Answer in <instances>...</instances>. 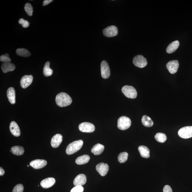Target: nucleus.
I'll list each match as a JSON object with an SVG mask.
<instances>
[{"label": "nucleus", "mask_w": 192, "mask_h": 192, "mask_svg": "<svg viewBox=\"0 0 192 192\" xmlns=\"http://www.w3.org/2000/svg\"><path fill=\"white\" fill-rule=\"evenodd\" d=\"M71 98L65 93H60L57 95L56 102L57 105L60 107L68 106L72 103Z\"/></svg>", "instance_id": "nucleus-1"}, {"label": "nucleus", "mask_w": 192, "mask_h": 192, "mask_svg": "<svg viewBox=\"0 0 192 192\" xmlns=\"http://www.w3.org/2000/svg\"><path fill=\"white\" fill-rule=\"evenodd\" d=\"M83 142L82 140H79L72 142L69 144L66 147V153L67 155H71L75 153L82 147Z\"/></svg>", "instance_id": "nucleus-2"}, {"label": "nucleus", "mask_w": 192, "mask_h": 192, "mask_svg": "<svg viewBox=\"0 0 192 192\" xmlns=\"http://www.w3.org/2000/svg\"><path fill=\"white\" fill-rule=\"evenodd\" d=\"M131 124V119L125 116H122L118 120L117 127L121 130H125L130 127Z\"/></svg>", "instance_id": "nucleus-3"}, {"label": "nucleus", "mask_w": 192, "mask_h": 192, "mask_svg": "<svg viewBox=\"0 0 192 192\" xmlns=\"http://www.w3.org/2000/svg\"><path fill=\"white\" fill-rule=\"evenodd\" d=\"M122 91L127 97L131 99H135L137 97V91L132 86L129 85L123 86L122 89Z\"/></svg>", "instance_id": "nucleus-4"}, {"label": "nucleus", "mask_w": 192, "mask_h": 192, "mask_svg": "<svg viewBox=\"0 0 192 192\" xmlns=\"http://www.w3.org/2000/svg\"><path fill=\"white\" fill-rule=\"evenodd\" d=\"M178 135L181 138L187 139L192 137V126L184 127L179 130Z\"/></svg>", "instance_id": "nucleus-5"}, {"label": "nucleus", "mask_w": 192, "mask_h": 192, "mask_svg": "<svg viewBox=\"0 0 192 192\" xmlns=\"http://www.w3.org/2000/svg\"><path fill=\"white\" fill-rule=\"evenodd\" d=\"M133 63L136 66L140 68H144L147 64L146 59L141 55L135 56L133 59Z\"/></svg>", "instance_id": "nucleus-6"}, {"label": "nucleus", "mask_w": 192, "mask_h": 192, "mask_svg": "<svg viewBox=\"0 0 192 192\" xmlns=\"http://www.w3.org/2000/svg\"><path fill=\"white\" fill-rule=\"evenodd\" d=\"M79 129L81 132L91 133L95 130L94 125L88 122H84L80 124L79 126Z\"/></svg>", "instance_id": "nucleus-7"}, {"label": "nucleus", "mask_w": 192, "mask_h": 192, "mask_svg": "<svg viewBox=\"0 0 192 192\" xmlns=\"http://www.w3.org/2000/svg\"><path fill=\"white\" fill-rule=\"evenodd\" d=\"M101 75L104 79L108 78L110 75L109 66L106 60H103L101 63Z\"/></svg>", "instance_id": "nucleus-8"}, {"label": "nucleus", "mask_w": 192, "mask_h": 192, "mask_svg": "<svg viewBox=\"0 0 192 192\" xmlns=\"http://www.w3.org/2000/svg\"><path fill=\"white\" fill-rule=\"evenodd\" d=\"M118 33L117 27L115 26H111L103 30L104 35L107 37H113L117 35Z\"/></svg>", "instance_id": "nucleus-9"}, {"label": "nucleus", "mask_w": 192, "mask_h": 192, "mask_svg": "<svg viewBox=\"0 0 192 192\" xmlns=\"http://www.w3.org/2000/svg\"><path fill=\"white\" fill-rule=\"evenodd\" d=\"M169 72L172 74H175L177 72L179 67V62L177 60H173L168 62L166 65Z\"/></svg>", "instance_id": "nucleus-10"}, {"label": "nucleus", "mask_w": 192, "mask_h": 192, "mask_svg": "<svg viewBox=\"0 0 192 192\" xmlns=\"http://www.w3.org/2000/svg\"><path fill=\"white\" fill-rule=\"evenodd\" d=\"M33 77L32 75H25L21 79L20 85L22 88L25 89L28 87L32 83Z\"/></svg>", "instance_id": "nucleus-11"}, {"label": "nucleus", "mask_w": 192, "mask_h": 192, "mask_svg": "<svg viewBox=\"0 0 192 192\" xmlns=\"http://www.w3.org/2000/svg\"><path fill=\"white\" fill-rule=\"evenodd\" d=\"M96 169L101 176H105L108 173L109 170V166L108 164L102 163L97 165Z\"/></svg>", "instance_id": "nucleus-12"}, {"label": "nucleus", "mask_w": 192, "mask_h": 192, "mask_svg": "<svg viewBox=\"0 0 192 192\" xmlns=\"http://www.w3.org/2000/svg\"><path fill=\"white\" fill-rule=\"evenodd\" d=\"M47 164L46 161L43 159H36L31 161L30 165L31 167L35 169L43 168Z\"/></svg>", "instance_id": "nucleus-13"}, {"label": "nucleus", "mask_w": 192, "mask_h": 192, "mask_svg": "<svg viewBox=\"0 0 192 192\" xmlns=\"http://www.w3.org/2000/svg\"><path fill=\"white\" fill-rule=\"evenodd\" d=\"M87 182V177L84 174H80L77 176L74 179L73 184L75 186L84 185Z\"/></svg>", "instance_id": "nucleus-14"}, {"label": "nucleus", "mask_w": 192, "mask_h": 192, "mask_svg": "<svg viewBox=\"0 0 192 192\" xmlns=\"http://www.w3.org/2000/svg\"><path fill=\"white\" fill-rule=\"evenodd\" d=\"M10 132L13 135L16 137H19L20 135V129L17 123L14 121L11 122L9 126Z\"/></svg>", "instance_id": "nucleus-15"}, {"label": "nucleus", "mask_w": 192, "mask_h": 192, "mask_svg": "<svg viewBox=\"0 0 192 192\" xmlns=\"http://www.w3.org/2000/svg\"><path fill=\"white\" fill-rule=\"evenodd\" d=\"M63 137L61 134H57L53 137L51 140V145L52 147H58L62 141Z\"/></svg>", "instance_id": "nucleus-16"}, {"label": "nucleus", "mask_w": 192, "mask_h": 192, "mask_svg": "<svg viewBox=\"0 0 192 192\" xmlns=\"http://www.w3.org/2000/svg\"><path fill=\"white\" fill-rule=\"evenodd\" d=\"M56 182L55 179L53 178H48L43 179L40 183L41 185L43 188H48L53 186Z\"/></svg>", "instance_id": "nucleus-17"}, {"label": "nucleus", "mask_w": 192, "mask_h": 192, "mask_svg": "<svg viewBox=\"0 0 192 192\" xmlns=\"http://www.w3.org/2000/svg\"><path fill=\"white\" fill-rule=\"evenodd\" d=\"M7 96L9 102L14 104L16 103V92L13 87H10L7 91Z\"/></svg>", "instance_id": "nucleus-18"}, {"label": "nucleus", "mask_w": 192, "mask_h": 192, "mask_svg": "<svg viewBox=\"0 0 192 192\" xmlns=\"http://www.w3.org/2000/svg\"><path fill=\"white\" fill-rule=\"evenodd\" d=\"M1 69L4 73H7L14 71L16 69V66L13 63L10 62L3 63L1 65Z\"/></svg>", "instance_id": "nucleus-19"}, {"label": "nucleus", "mask_w": 192, "mask_h": 192, "mask_svg": "<svg viewBox=\"0 0 192 192\" xmlns=\"http://www.w3.org/2000/svg\"><path fill=\"white\" fill-rule=\"evenodd\" d=\"M179 41L177 40L172 42L168 46L166 51L168 54L173 53L179 47Z\"/></svg>", "instance_id": "nucleus-20"}, {"label": "nucleus", "mask_w": 192, "mask_h": 192, "mask_svg": "<svg viewBox=\"0 0 192 192\" xmlns=\"http://www.w3.org/2000/svg\"><path fill=\"white\" fill-rule=\"evenodd\" d=\"M139 152L140 155L143 158H148L150 157V151L146 146H140L138 148Z\"/></svg>", "instance_id": "nucleus-21"}, {"label": "nucleus", "mask_w": 192, "mask_h": 192, "mask_svg": "<svg viewBox=\"0 0 192 192\" xmlns=\"http://www.w3.org/2000/svg\"><path fill=\"white\" fill-rule=\"evenodd\" d=\"M104 146L103 145L98 143L93 147L91 149V152L95 155H100L104 151Z\"/></svg>", "instance_id": "nucleus-22"}, {"label": "nucleus", "mask_w": 192, "mask_h": 192, "mask_svg": "<svg viewBox=\"0 0 192 192\" xmlns=\"http://www.w3.org/2000/svg\"><path fill=\"white\" fill-rule=\"evenodd\" d=\"M90 157L88 155H84L79 157L75 160V163L78 165H82L88 162L90 160Z\"/></svg>", "instance_id": "nucleus-23"}, {"label": "nucleus", "mask_w": 192, "mask_h": 192, "mask_svg": "<svg viewBox=\"0 0 192 192\" xmlns=\"http://www.w3.org/2000/svg\"><path fill=\"white\" fill-rule=\"evenodd\" d=\"M11 152L14 155H21L24 153V148L22 146H15L13 147L11 149Z\"/></svg>", "instance_id": "nucleus-24"}, {"label": "nucleus", "mask_w": 192, "mask_h": 192, "mask_svg": "<svg viewBox=\"0 0 192 192\" xmlns=\"http://www.w3.org/2000/svg\"><path fill=\"white\" fill-rule=\"evenodd\" d=\"M142 122L143 125L146 127H151L153 125V122L149 116L144 115L142 117Z\"/></svg>", "instance_id": "nucleus-25"}, {"label": "nucleus", "mask_w": 192, "mask_h": 192, "mask_svg": "<svg viewBox=\"0 0 192 192\" xmlns=\"http://www.w3.org/2000/svg\"><path fill=\"white\" fill-rule=\"evenodd\" d=\"M49 62H47L45 64L43 69V73L45 76L48 77L52 75L53 71L50 67Z\"/></svg>", "instance_id": "nucleus-26"}, {"label": "nucleus", "mask_w": 192, "mask_h": 192, "mask_svg": "<svg viewBox=\"0 0 192 192\" xmlns=\"http://www.w3.org/2000/svg\"><path fill=\"white\" fill-rule=\"evenodd\" d=\"M16 53L20 56L28 57L31 56V54L28 50L25 48H18L16 50Z\"/></svg>", "instance_id": "nucleus-27"}, {"label": "nucleus", "mask_w": 192, "mask_h": 192, "mask_svg": "<svg viewBox=\"0 0 192 192\" xmlns=\"http://www.w3.org/2000/svg\"><path fill=\"white\" fill-rule=\"evenodd\" d=\"M155 138L157 141L160 143H164L167 140V136L162 133H157L155 136Z\"/></svg>", "instance_id": "nucleus-28"}, {"label": "nucleus", "mask_w": 192, "mask_h": 192, "mask_svg": "<svg viewBox=\"0 0 192 192\" xmlns=\"http://www.w3.org/2000/svg\"><path fill=\"white\" fill-rule=\"evenodd\" d=\"M128 154L126 152L121 153L118 157V159L119 162L120 163H123L126 162L128 159Z\"/></svg>", "instance_id": "nucleus-29"}, {"label": "nucleus", "mask_w": 192, "mask_h": 192, "mask_svg": "<svg viewBox=\"0 0 192 192\" xmlns=\"http://www.w3.org/2000/svg\"><path fill=\"white\" fill-rule=\"evenodd\" d=\"M24 9L27 14L30 16H32L33 12V9L32 6L29 3H27L25 4Z\"/></svg>", "instance_id": "nucleus-30"}, {"label": "nucleus", "mask_w": 192, "mask_h": 192, "mask_svg": "<svg viewBox=\"0 0 192 192\" xmlns=\"http://www.w3.org/2000/svg\"><path fill=\"white\" fill-rule=\"evenodd\" d=\"M0 60L4 63L10 62L11 61V59L9 57V54H7L1 56L0 57Z\"/></svg>", "instance_id": "nucleus-31"}, {"label": "nucleus", "mask_w": 192, "mask_h": 192, "mask_svg": "<svg viewBox=\"0 0 192 192\" xmlns=\"http://www.w3.org/2000/svg\"><path fill=\"white\" fill-rule=\"evenodd\" d=\"M24 189L23 185L22 184H19L14 187L12 192H23Z\"/></svg>", "instance_id": "nucleus-32"}, {"label": "nucleus", "mask_w": 192, "mask_h": 192, "mask_svg": "<svg viewBox=\"0 0 192 192\" xmlns=\"http://www.w3.org/2000/svg\"><path fill=\"white\" fill-rule=\"evenodd\" d=\"M19 23L22 25L24 28H27L29 26L30 23L28 21L25 20L21 18L19 21Z\"/></svg>", "instance_id": "nucleus-33"}, {"label": "nucleus", "mask_w": 192, "mask_h": 192, "mask_svg": "<svg viewBox=\"0 0 192 192\" xmlns=\"http://www.w3.org/2000/svg\"><path fill=\"white\" fill-rule=\"evenodd\" d=\"M84 188L81 186H77L74 187L71 190V192H83Z\"/></svg>", "instance_id": "nucleus-34"}, {"label": "nucleus", "mask_w": 192, "mask_h": 192, "mask_svg": "<svg viewBox=\"0 0 192 192\" xmlns=\"http://www.w3.org/2000/svg\"><path fill=\"white\" fill-rule=\"evenodd\" d=\"M163 192H173V191L170 186L166 185L163 188Z\"/></svg>", "instance_id": "nucleus-35"}, {"label": "nucleus", "mask_w": 192, "mask_h": 192, "mask_svg": "<svg viewBox=\"0 0 192 192\" xmlns=\"http://www.w3.org/2000/svg\"><path fill=\"white\" fill-rule=\"evenodd\" d=\"M52 0H45L43 1V6H46V5H48V4H49L50 3L52 2Z\"/></svg>", "instance_id": "nucleus-36"}, {"label": "nucleus", "mask_w": 192, "mask_h": 192, "mask_svg": "<svg viewBox=\"0 0 192 192\" xmlns=\"http://www.w3.org/2000/svg\"><path fill=\"white\" fill-rule=\"evenodd\" d=\"M5 173V171L1 167L0 168V175L1 176H3V175Z\"/></svg>", "instance_id": "nucleus-37"}]
</instances>
